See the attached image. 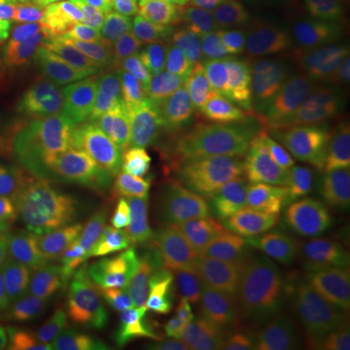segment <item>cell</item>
<instances>
[{
  "instance_id": "obj_7",
  "label": "cell",
  "mask_w": 350,
  "mask_h": 350,
  "mask_svg": "<svg viewBox=\"0 0 350 350\" xmlns=\"http://www.w3.org/2000/svg\"><path fill=\"white\" fill-rule=\"evenodd\" d=\"M163 41L165 27L158 16L140 0H123L90 14L84 49L100 75L123 72Z\"/></svg>"
},
{
  "instance_id": "obj_29",
  "label": "cell",
  "mask_w": 350,
  "mask_h": 350,
  "mask_svg": "<svg viewBox=\"0 0 350 350\" xmlns=\"http://www.w3.org/2000/svg\"><path fill=\"white\" fill-rule=\"evenodd\" d=\"M31 6H22V4L0 6V39L22 41L27 38L29 22H31Z\"/></svg>"
},
{
  "instance_id": "obj_32",
  "label": "cell",
  "mask_w": 350,
  "mask_h": 350,
  "mask_svg": "<svg viewBox=\"0 0 350 350\" xmlns=\"http://www.w3.org/2000/svg\"><path fill=\"white\" fill-rule=\"evenodd\" d=\"M331 137L335 142L350 148V92L337 90L333 119H331Z\"/></svg>"
},
{
  "instance_id": "obj_21",
  "label": "cell",
  "mask_w": 350,
  "mask_h": 350,
  "mask_svg": "<svg viewBox=\"0 0 350 350\" xmlns=\"http://www.w3.org/2000/svg\"><path fill=\"white\" fill-rule=\"evenodd\" d=\"M286 86L276 78L262 61L253 63L239 72L226 90L224 137H238L241 125L255 113L275 107Z\"/></svg>"
},
{
  "instance_id": "obj_6",
  "label": "cell",
  "mask_w": 350,
  "mask_h": 350,
  "mask_svg": "<svg viewBox=\"0 0 350 350\" xmlns=\"http://www.w3.org/2000/svg\"><path fill=\"white\" fill-rule=\"evenodd\" d=\"M66 115L84 148L117 172H129L181 152L170 142L144 135L86 90L76 96Z\"/></svg>"
},
{
  "instance_id": "obj_8",
  "label": "cell",
  "mask_w": 350,
  "mask_h": 350,
  "mask_svg": "<svg viewBox=\"0 0 350 350\" xmlns=\"http://www.w3.org/2000/svg\"><path fill=\"white\" fill-rule=\"evenodd\" d=\"M98 350H222L167 301L138 296L109 315Z\"/></svg>"
},
{
  "instance_id": "obj_37",
  "label": "cell",
  "mask_w": 350,
  "mask_h": 350,
  "mask_svg": "<svg viewBox=\"0 0 350 350\" xmlns=\"http://www.w3.org/2000/svg\"><path fill=\"white\" fill-rule=\"evenodd\" d=\"M342 84H345V88L350 92V61L347 63V66H345V70H342Z\"/></svg>"
},
{
  "instance_id": "obj_31",
  "label": "cell",
  "mask_w": 350,
  "mask_h": 350,
  "mask_svg": "<svg viewBox=\"0 0 350 350\" xmlns=\"http://www.w3.org/2000/svg\"><path fill=\"white\" fill-rule=\"evenodd\" d=\"M0 350H64L55 345L47 335L31 331H8L0 329Z\"/></svg>"
},
{
  "instance_id": "obj_11",
  "label": "cell",
  "mask_w": 350,
  "mask_h": 350,
  "mask_svg": "<svg viewBox=\"0 0 350 350\" xmlns=\"http://www.w3.org/2000/svg\"><path fill=\"white\" fill-rule=\"evenodd\" d=\"M84 90L148 137L170 142L179 150H191L202 142V135L195 131V126L177 117L125 72L92 76Z\"/></svg>"
},
{
  "instance_id": "obj_15",
  "label": "cell",
  "mask_w": 350,
  "mask_h": 350,
  "mask_svg": "<svg viewBox=\"0 0 350 350\" xmlns=\"http://www.w3.org/2000/svg\"><path fill=\"white\" fill-rule=\"evenodd\" d=\"M138 86L150 92L156 100L167 109L195 126L202 137L208 133H222L226 126V90L222 84L211 78H202L199 82L170 84L158 80H144L131 76Z\"/></svg>"
},
{
  "instance_id": "obj_16",
  "label": "cell",
  "mask_w": 350,
  "mask_h": 350,
  "mask_svg": "<svg viewBox=\"0 0 350 350\" xmlns=\"http://www.w3.org/2000/svg\"><path fill=\"white\" fill-rule=\"evenodd\" d=\"M288 179L294 195L321 204L350 183V148L335 140L304 148L300 162Z\"/></svg>"
},
{
  "instance_id": "obj_39",
  "label": "cell",
  "mask_w": 350,
  "mask_h": 350,
  "mask_svg": "<svg viewBox=\"0 0 350 350\" xmlns=\"http://www.w3.org/2000/svg\"><path fill=\"white\" fill-rule=\"evenodd\" d=\"M345 327H350V292H349V301H347V315L342 319V329Z\"/></svg>"
},
{
  "instance_id": "obj_40",
  "label": "cell",
  "mask_w": 350,
  "mask_h": 350,
  "mask_svg": "<svg viewBox=\"0 0 350 350\" xmlns=\"http://www.w3.org/2000/svg\"><path fill=\"white\" fill-rule=\"evenodd\" d=\"M234 350H261L257 349V347H251V345H247V342H243V345H238Z\"/></svg>"
},
{
  "instance_id": "obj_25",
  "label": "cell",
  "mask_w": 350,
  "mask_h": 350,
  "mask_svg": "<svg viewBox=\"0 0 350 350\" xmlns=\"http://www.w3.org/2000/svg\"><path fill=\"white\" fill-rule=\"evenodd\" d=\"M88 61V53L82 45H47L43 49L33 51L22 66V75L18 78L10 96H22L53 80L70 66Z\"/></svg>"
},
{
  "instance_id": "obj_27",
  "label": "cell",
  "mask_w": 350,
  "mask_h": 350,
  "mask_svg": "<svg viewBox=\"0 0 350 350\" xmlns=\"http://www.w3.org/2000/svg\"><path fill=\"white\" fill-rule=\"evenodd\" d=\"M313 206L325 241L327 259L350 265V183L335 197Z\"/></svg>"
},
{
  "instance_id": "obj_41",
  "label": "cell",
  "mask_w": 350,
  "mask_h": 350,
  "mask_svg": "<svg viewBox=\"0 0 350 350\" xmlns=\"http://www.w3.org/2000/svg\"><path fill=\"white\" fill-rule=\"evenodd\" d=\"M340 333H342V338H345V340H347V342L350 345V327H345V329H342Z\"/></svg>"
},
{
  "instance_id": "obj_34",
  "label": "cell",
  "mask_w": 350,
  "mask_h": 350,
  "mask_svg": "<svg viewBox=\"0 0 350 350\" xmlns=\"http://www.w3.org/2000/svg\"><path fill=\"white\" fill-rule=\"evenodd\" d=\"M22 43L20 41H8L0 39V84L12 80L20 70V59H22Z\"/></svg>"
},
{
  "instance_id": "obj_23",
  "label": "cell",
  "mask_w": 350,
  "mask_h": 350,
  "mask_svg": "<svg viewBox=\"0 0 350 350\" xmlns=\"http://www.w3.org/2000/svg\"><path fill=\"white\" fill-rule=\"evenodd\" d=\"M238 137L259 144L262 150H267L275 160L280 162L288 175L294 172L304 154L300 142L292 137L286 125L280 121L276 107H269L250 117L239 129Z\"/></svg>"
},
{
  "instance_id": "obj_26",
  "label": "cell",
  "mask_w": 350,
  "mask_h": 350,
  "mask_svg": "<svg viewBox=\"0 0 350 350\" xmlns=\"http://www.w3.org/2000/svg\"><path fill=\"white\" fill-rule=\"evenodd\" d=\"M123 72L135 78L158 80V82H170V84L199 82L204 78V72L197 59L181 55L165 45L152 47L144 57H140L137 63Z\"/></svg>"
},
{
  "instance_id": "obj_30",
  "label": "cell",
  "mask_w": 350,
  "mask_h": 350,
  "mask_svg": "<svg viewBox=\"0 0 350 350\" xmlns=\"http://www.w3.org/2000/svg\"><path fill=\"white\" fill-rule=\"evenodd\" d=\"M177 8L199 20L208 29L220 25L226 18V0H172Z\"/></svg>"
},
{
  "instance_id": "obj_35",
  "label": "cell",
  "mask_w": 350,
  "mask_h": 350,
  "mask_svg": "<svg viewBox=\"0 0 350 350\" xmlns=\"http://www.w3.org/2000/svg\"><path fill=\"white\" fill-rule=\"evenodd\" d=\"M115 2H123V0H63L66 8H70L78 14H84V16H90L98 8H103L107 4H115Z\"/></svg>"
},
{
  "instance_id": "obj_22",
  "label": "cell",
  "mask_w": 350,
  "mask_h": 350,
  "mask_svg": "<svg viewBox=\"0 0 350 350\" xmlns=\"http://www.w3.org/2000/svg\"><path fill=\"white\" fill-rule=\"evenodd\" d=\"M88 18L64 4H33L27 41L33 45H82L86 41Z\"/></svg>"
},
{
  "instance_id": "obj_14",
  "label": "cell",
  "mask_w": 350,
  "mask_h": 350,
  "mask_svg": "<svg viewBox=\"0 0 350 350\" xmlns=\"http://www.w3.org/2000/svg\"><path fill=\"white\" fill-rule=\"evenodd\" d=\"M276 29L310 47L350 51V8L319 0L276 4Z\"/></svg>"
},
{
  "instance_id": "obj_36",
  "label": "cell",
  "mask_w": 350,
  "mask_h": 350,
  "mask_svg": "<svg viewBox=\"0 0 350 350\" xmlns=\"http://www.w3.org/2000/svg\"><path fill=\"white\" fill-rule=\"evenodd\" d=\"M286 2H292V0H278V4H286ZM319 2H331V4H342L350 8V0H319Z\"/></svg>"
},
{
  "instance_id": "obj_19",
  "label": "cell",
  "mask_w": 350,
  "mask_h": 350,
  "mask_svg": "<svg viewBox=\"0 0 350 350\" xmlns=\"http://www.w3.org/2000/svg\"><path fill=\"white\" fill-rule=\"evenodd\" d=\"M335 88L329 82L298 86L278 103L276 113L301 148H313L331 137Z\"/></svg>"
},
{
  "instance_id": "obj_3",
  "label": "cell",
  "mask_w": 350,
  "mask_h": 350,
  "mask_svg": "<svg viewBox=\"0 0 350 350\" xmlns=\"http://www.w3.org/2000/svg\"><path fill=\"white\" fill-rule=\"evenodd\" d=\"M125 183L96 158H76L45 189L33 222L61 236H86L123 226Z\"/></svg>"
},
{
  "instance_id": "obj_12",
  "label": "cell",
  "mask_w": 350,
  "mask_h": 350,
  "mask_svg": "<svg viewBox=\"0 0 350 350\" xmlns=\"http://www.w3.org/2000/svg\"><path fill=\"white\" fill-rule=\"evenodd\" d=\"M100 75L90 59L70 66L53 80L22 96H8L6 121L18 135H36L57 125L68 113L76 96L86 88L92 76Z\"/></svg>"
},
{
  "instance_id": "obj_17",
  "label": "cell",
  "mask_w": 350,
  "mask_h": 350,
  "mask_svg": "<svg viewBox=\"0 0 350 350\" xmlns=\"http://www.w3.org/2000/svg\"><path fill=\"white\" fill-rule=\"evenodd\" d=\"M301 313L290 296L261 294L243 308V342L261 350H292L300 338Z\"/></svg>"
},
{
  "instance_id": "obj_20",
  "label": "cell",
  "mask_w": 350,
  "mask_h": 350,
  "mask_svg": "<svg viewBox=\"0 0 350 350\" xmlns=\"http://www.w3.org/2000/svg\"><path fill=\"white\" fill-rule=\"evenodd\" d=\"M262 53L261 33L222 22L211 29L199 64L206 78L228 86L247 66L262 61Z\"/></svg>"
},
{
  "instance_id": "obj_9",
  "label": "cell",
  "mask_w": 350,
  "mask_h": 350,
  "mask_svg": "<svg viewBox=\"0 0 350 350\" xmlns=\"http://www.w3.org/2000/svg\"><path fill=\"white\" fill-rule=\"evenodd\" d=\"M187 245L238 294L243 304L259 294L261 243L255 218L245 200L220 222L202 230Z\"/></svg>"
},
{
  "instance_id": "obj_2",
  "label": "cell",
  "mask_w": 350,
  "mask_h": 350,
  "mask_svg": "<svg viewBox=\"0 0 350 350\" xmlns=\"http://www.w3.org/2000/svg\"><path fill=\"white\" fill-rule=\"evenodd\" d=\"M140 296L167 301L222 350L241 340L245 304L187 243H167L144 257Z\"/></svg>"
},
{
  "instance_id": "obj_5",
  "label": "cell",
  "mask_w": 350,
  "mask_h": 350,
  "mask_svg": "<svg viewBox=\"0 0 350 350\" xmlns=\"http://www.w3.org/2000/svg\"><path fill=\"white\" fill-rule=\"evenodd\" d=\"M195 158L197 154L189 150L175 152L123 179L126 193L123 228L146 251L163 247L179 236L195 179Z\"/></svg>"
},
{
  "instance_id": "obj_13",
  "label": "cell",
  "mask_w": 350,
  "mask_h": 350,
  "mask_svg": "<svg viewBox=\"0 0 350 350\" xmlns=\"http://www.w3.org/2000/svg\"><path fill=\"white\" fill-rule=\"evenodd\" d=\"M262 63L284 86L298 88L335 80L342 75L349 57L347 51L310 47L275 29L265 41Z\"/></svg>"
},
{
  "instance_id": "obj_42",
  "label": "cell",
  "mask_w": 350,
  "mask_h": 350,
  "mask_svg": "<svg viewBox=\"0 0 350 350\" xmlns=\"http://www.w3.org/2000/svg\"><path fill=\"white\" fill-rule=\"evenodd\" d=\"M36 4H55V2H59V0H33Z\"/></svg>"
},
{
  "instance_id": "obj_4",
  "label": "cell",
  "mask_w": 350,
  "mask_h": 350,
  "mask_svg": "<svg viewBox=\"0 0 350 350\" xmlns=\"http://www.w3.org/2000/svg\"><path fill=\"white\" fill-rule=\"evenodd\" d=\"M253 218L261 243L259 294L294 296L306 290L327 259L315 206L290 195L271 213Z\"/></svg>"
},
{
  "instance_id": "obj_24",
  "label": "cell",
  "mask_w": 350,
  "mask_h": 350,
  "mask_svg": "<svg viewBox=\"0 0 350 350\" xmlns=\"http://www.w3.org/2000/svg\"><path fill=\"white\" fill-rule=\"evenodd\" d=\"M140 2L156 14L165 27V41H163L165 47L199 61L208 39V27H204L199 20L177 8L172 0H140Z\"/></svg>"
},
{
  "instance_id": "obj_1",
  "label": "cell",
  "mask_w": 350,
  "mask_h": 350,
  "mask_svg": "<svg viewBox=\"0 0 350 350\" xmlns=\"http://www.w3.org/2000/svg\"><path fill=\"white\" fill-rule=\"evenodd\" d=\"M148 253L123 226L33 245L16 269L22 310L61 349L98 350L109 315L140 296Z\"/></svg>"
},
{
  "instance_id": "obj_38",
  "label": "cell",
  "mask_w": 350,
  "mask_h": 350,
  "mask_svg": "<svg viewBox=\"0 0 350 350\" xmlns=\"http://www.w3.org/2000/svg\"><path fill=\"white\" fill-rule=\"evenodd\" d=\"M2 4H22V6H31V4H36L33 0H0V6Z\"/></svg>"
},
{
  "instance_id": "obj_33",
  "label": "cell",
  "mask_w": 350,
  "mask_h": 350,
  "mask_svg": "<svg viewBox=\"0 0 350 350\" xmlns=\"http://www.w3.org/2000/svg\"><path fill=\"white\" fill-rule=\"evenodd\" d=\"M0 312H22V296H20V280L16 269L8 271L0 265Z\"/></svg>"
},
{
  "instance_id": "obj_18",
  "label": "cell",
  "mask_w": 350,
  "mask_h": 350,
  "mask_svg": "<svg viewBox=\"0 0 350 350\" xmlns=\"http://www.w3.org/2000/svg\"><path fill=\"white\" fill-rule=\"evenodd\" d=\"M241 162V189L253 216H262L294 195L286 170L259 144L241 137L230 138Z\"/></svg>"
},
{
  "instance_id": "obj_10",
  "label": "cell",
  "mask_w": 350,
  "mask_h": 350,
  "mask_svg": "<svg viewBox=\"0 0 350 350\" xmlns=\"http://www.w3.org/2000/svg\"><path fill=\"white\" fill-rule=\"evenodd\" d=\"M241 162L232 140L200 150L195 158V179L185 222L177 236L189 243L208 226L220 222L243 202Z\"/></svg>"
},
{
  "instance_id": "obj_28",
  "label": "cell",
  "mask_w": 350,
  "mask_h": 350,
  "mask_svg": "<svg viewBox=\"0 0 350 350\" xmlns=\"http://www.w3.org/2000/svg\"><path fill=\"white\" fill-rule=\"evenodd\" d=\"M226 18L251 31H269L276 24L275 0H226Z\"/></svg>"
}]
</instances>
